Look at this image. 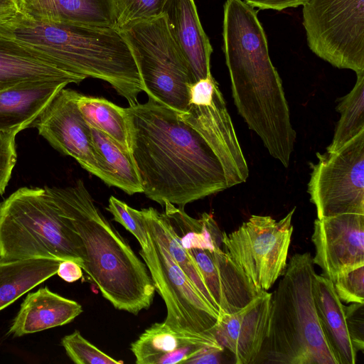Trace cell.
Returning a JSON list of instances; mask_svg holds the SVG:
<instances>
[{"label":"cell","mask_w":364,"mask_h":364,"mask_svg":"<svg viewBox=\"0 0 364 364\" xmlns=\"http://www.w3.org/2000/svg\"><path fill=\"white\" fill-rule=\"evenodd\" d=\"M126 110L131 153L147 198L184 208L229 188L220 159L185 112L150 97Z\"/></svg>","instance_id":"1"},{"label":"cell","mask_w":364,"mask_h":364,"mask_svg":"<svg viewBox=\"0 0 364 364\" xmlns=\"http://www.w3.org/2000/svg\"><path fill=\"white\" fill-rule=\"evenodd\" d=\"M223 50L238 113L269 154L288 167L296 134L281 78L255 8L242 0L223 7Z\"/></svg>","instance_id":"2"},{"label":"cell","mask_w":364,"mask_h":364,"mask_svg":"<svg viewBox=\"0 0 364 364\" xmlns=\"http://www.w3.org/2000/svg\"><path fill=\"white\" fill-rule=\"evenodd\" d=\"M0 31L58 67L109 83L132 105L144 86L132 50L117 28L48 21L21 12Z\"/></svg>","instance_id":"3"},{"label":"cell","mask_w":364,"mask_h":364,"mask_svg":"<svg viewBox=\"0 0 364 364\" xmlns=\"http://www.w3.org/2000/svg\"><path fill=\"white\" fill-rule=\"evenodd\" d=\"M60 208L82 243V269L117 309L137 315L152 304L148 268L95 205L83 181L58 188Z\"/></svg>","instance_id":"4"},{"label":"cell","mask_w":364,"mask_h":364,"mask_svg":"<svg viewBox=\"0 0 364 364\" xmlns=\"http://www.w3.org/2000/svg\"><path fill=\"white\" fill-rule=\"evenodd\" d=\"M309 252L294 255L272 293L268 333L255 363L338 364L316 313Z\"/></svg>","instance_id":"5"},{"label":"cell","mask_w":364,"mask_h":364,"mask_svg":"<svg viewBox=\"0 0 364 364\" xmlns=\"http://www.w3.org/2000/svg\"><path fill=\"white\" fill-rule=\"evenodd\" d=\"M57 188H20L0 203V260L50 258L83 268L84 247L60 208Z\"/></svg>","instance_id":"6"},{"label":"cell","mask_w":364,"mask_h":364,"mask_svg":"<svg viewBox=\"0 0 364 364\" xmlns=\"http://www.w3.org/2000/svg\"><path fill=\"white\" fill-rule=\"evenodd\" d=\"M119 30L132 50L148 97L176 112H186L193 81L164 15Z\"/></svg>","instance_id":"7"},{"label":"cell","mask_w":364,"mask_h":364,"mask_svg":"<svg viewBox=\"0 0 364 364\" xmlns=\"http://www.w3.org/2000/svg\"><path fill=\"white\" fill-rule=\"evenodd\" d=\"M302 16L314 54L338 68L364 71V0H310Z\"/></svg>","instance_id":"8"},{"label":"cell","mask_w":364,"mask_h":364,"mask_svg":"<svg viewBox=\"0 0 364 364\" xmlns=\"http://www.w3.org/2000/svg\"><path fill=\"white\" fill-rule=\"evenodd\" d=\"M295 210L279 221L252 215L236 230L223 232V250L259 291L269 290L286 269Z\"/></svg>","instance_id":"9"},{"label":"cell","mask_w":364,"mask_h":364,"mask_svg":"<svg viewBox=\"0 0 364 364\" xmlns=\"http://www.w3.org/2000/svg\"><path fill=\"white\" fill-rule=\"evenodd\" d=\"M147 233V245L141 247L139 255L155 290L165 303L164 321L179 331L214 336L218 313L202 296L164 245L148 230Z\"/></svg>","instance_id":"10"},{"label":"cell","mask_w":364,"mask_h":364,"mask_svg":"<svg viewBox=\"0 0 364 364\" xmlns=\"http://www.w3.org/2000/svg\"><path fill=\"white\" fill-rule=\"evenodd\" d=\"M316 156L308 193L317 218L364 215V131L339 149Z\"/></svg>","instance_id":"11"},{"label":"cell","mask_w":364,"mask_h":364,"mask_svg":"<svg viewBox=\"0 0 364 364\" xmlns=\"http://www.w3.org/2000/svg\"><path fill=\"white\" fill-rule=\"evenodd\" d=\"M185 113L220 159L228 187L245 182L248 166L225 101L212 74L190 85Z\"/></svg>","instance_id":"12"},{"label":"cell","mask_w":364,"mask_h":364,"mask_svg":"<svg viewBox=\"0 0 364 364\" xmlns=\"http://www.w3.org/2000/svg\"><path fill=\"white\" fill-rule=\"evenodd\" d=\"M78 92L63 88L33 125L55 149L75 159L80 166L108 185V176L96 151L90 126L77 105Z\"/></svg>","instance_id":"13"},{"label":"cell","mask_w":364,"mask_h":364,"mask_svg":"<svg viewBox=\"0 0 364 364\" xmlns=\"http://www.w3.org/2000/svg\"><path fill=\"white\" fill-rule=\"evenodd\" d=\"M311 240L316 250L314 264L333 282L342 269L364 264V215L345 213L317 218Z\"/></svg>","instance_id":"14"},{"label":"cell","mask_w":364,"mask_h":364,"mask_svg":"<svg viewBox=\"0 0 364 364\" xmlns=\"http://www.w3.org/2000/svg\"><path fill=\"white\" fill-rule=\"evenodd\" d=\"M271 299L262 290L238 311L219 314L213 334L235 364H254L257 358L268 333Z\"/></svg>","instance_id":"15"},{"label":"cell","mask_w":364,"mask_h":364,"mask_svg":"<svg viewBox=\"0 0 364 364\" xmlns=\"http://www.w3.org/2000/svg\"><path fill=\"white\" fill-rule=\"evenodd\" d=\"M187 250L196 263L219 314L238 311L260 291L223 249Z\"/></svg>","instance_id":"16"},{"label":"cell","mask_w":364,"mask_h":364,"mask_svg":"<svg viewBox=\"0 0 364 364\" xmlns=\"http://www.w3.org/2000/svg\"><path fill=\"white\" fill-rule=\"evenodd\" d=\"M208 347L223 348L213 335L179 331L162 321L146 328L130 350L137 364H182Z\"/></svg>","instance_id":"17"},{"label":"cell","mask_w":364,"mask_h":364,"mask_svg":"<svg viewBox=\"0 0 364 364\" xmlns=\"http://www.w3.org/2000/svg\"><path fill=\"white\" fill-rule=\"evenodd\" d=\"M85 79L58 67L31 48L0 31V91L26 83L70 84Z\"/></svg>","instance_id":"18"},{"label":"cell","mask_w":364,"mask_h":364,"mask_svg":"<svg viewBox=\"0 0 364 364\" xmlns=\"http://www.w3.org/2000/svg\"><path fill=\"white\" fill-rule=\"evenodd\" d=\"M162 14L193 83L206 78L211 74L213 48L201 25L194 0H167Z\"/></svg>","instance_id":"19"},{"label":"cell","mask_w":364,"mask_h":364,"mask_svg":"<svg viewBox=\"0 0 364 364\" xmlns=\"http://www.w3.org/2000/svg\"><path fill=\"white\" fill-rule=\"evenodd\" d=\"M82 312V307L79 303L45 287L27 294L8 334L20 337L63 326L73 321Z\"/></svg>","instance_id":"20"},{"label":"cell","mask_w":364,"mask_h":364,"mask_svg":"<svg viewBox=\"0 0 364 364\" xmlns=\"http://www.w3.org/2000/svg\"><path fill=\"white\" fill-rule=\"evenodd\" d=\"M67 85L63 82H38L0 91V132L18 133L33 124Z\"/></svg>","instance_id":"21"},{"label":"cell","mask_w":364,"mask_h":364,"mask_svg":"<svg viewBox=\"0 0 364 364\" xmlns=\"http://www.w3.org/2000/svg\"><path fill=\"white\" fill-rule=\"evenodd\" d=\"M313 295L322 331L338 364H355L358 351L348 330L345 305L332 281L315 273Z\"/></svg>","instance_id":"22"},{"label":"cell","mask_w":364,"mask_h":364,"mask_svg":"<svg viewBox=\"0 0 364 364\" xmlns=\"http://www.w3.org/2000/svg\"><path fill=\"white\" fill-rule=\"evenodd\" d=\"M60 262L50 258L0 260V311L56 274Z\"/></svg>","instance_id":"23"},{"label":"cell","mask_w":364,"mask_h":364,"mask_svg":"<svg viewBox=\"0 0 364 364\" xmlns=\"http://www.w3.org/2000/svg\"><path fill=\"white\" fill-rule=\"evenodd\" d=\"M92 141L108 176L109 186L129 195L143 193L139 173L130 151L100 129L90 125Z\"/></svg>","instance_id":"24"},{"label":"cell","mask_w":364,"mask_h":364,"mask_svg":"<svg viewBox=\"0 0 364 364\" xmlns=\"http://www.w3.org/2000/svg\"><path fill=\"white\" fill-rule=\"evenodd\" d=\"M139 211L146 230L164 245L202 296L217 311L196 263L182 245L169 219L164 213H161L152 207L143 208Z\"/></svg>","instance_id":"25"},{"label":"cell","mask_w":364,"mask_h":364,"mask_svg":"<svg viewBox=\"0 0 364 364\" xmlns=\"http://www.w3.org/2000/svg\"><path fill=\"white\" fill-rule=\"evenodd\" d=\"M164 207V214L186 250L215 251L222 249L223 232L211 214L203 213L199 218H194L188 215L183 208L170 203H166Z\"/></svg>","instance_id":"26"},{"label":"cell","mask_w":364,"mask_h":364,"mask_svg":"<svg viewBox=\"0 0 364 364\" xmlns=\"http://www.w3.org/2000/svg\"><path fill=\"white\" fill-rule=\"evenodd\" d=\"M76 101L80 112L88 124L100 129L131 152L126 108L105 98L87 96L79 92Z\"/></svg>","instance_id":"27"},{"label":"cell","mask_w":364,"mask_h":364,"mask_svg":"<svg viewBox=\"0 0 364 364\" xmlns=\"http://www.w3.org/2000/svg\"><path fill=\"white\" fill-rule=\"evenodd\" d=\"M53 21L117 28L114 0H51Z\"/></svg>","instance_id":"28"},{"label":"cell","mask_w":364,"mask_h":364,"mask_svg":"<svg viewBox=\"0 0 364 364\" xmlns=\"http://www.w3.org/2000/svg\"><path fill=\"white\" fill-rule=\"evenodd\" d=\"M353 89L340 99L336 111L341 114L327 151H335L364 131V71L356 73Z\"/></svg>","instance_id":"29"},{"label":"cell","mask_w":364,"mask_h":364,"mask_svg":"<svg viewBox=\"0 0 364 364\" xmlns=\"http://www.w3.org/2000/svg\"><path fill=\"white\" fill-rule=\"evenodd\" d=\"M67 355L76 364H122L85 339L77 330L61 340Z\"/></svg>","instance_id":"30"},{"label":"cell","mask_w":364,"mask_h":364,"mask_svg":"<svg viewBox=\"0 0 364 364\" xmlns=\"http://www.w3.org/2000/svg\"><path fill=\"white\" fill-rule=\"evenodd\" d=\"M167 0H114L117 28L162 15Z\"/></svg>","instance_id":"31"},{"label":"cell","mask_w":364,"mask_h":364,"mask_svg":"<svg viewBox=\"0 0 364 364\" xmlns=\"http://www.w3.org/2000/svg\"><path fill=\"white\" fill-rule=\"evenodd\" d=\"M332 282L342 302L364 304V264L342 269Z\"/></svg>","instance_id":"32"},{"label":"cell","mask_w":364,"mask_h":364,"mask_svg":"<svg viewBox=\"0 0 364 364\" xmlns=\"http://www.w3.org/2000/svg\"><path fill=\"white\" fill-rule=\"evenodd\" d=\"M107 210L112 215L114 221L134 236L141 247L147 245L148 233L139 210L130 207L112 196L108 200Z\"/></svg>","instance_id":"33"},{"label":"cell","mask_w":364,"mask_h":364,"mask_svg":"<svg viewBox=\"0 0 364 364\" xmlns=\"http://www.w3.org/2000/svg\"><path fill=\"white\" fill-rule=\"evenodd\" d=\"M17 132H0V195L5 191L16 162Z\"/></svg>","instance_id":"34"},{"label":"cell","mask_w":364,"mask_h":364,"mask_svg":"<svg viewBox=\"0 0 364 364\" xmlns=\"http://www.w3.org/2000/svg\"><path fill=\"white\" fill-rule=\"evenodd\" d=\"M346 320L353 344L358 351L364 349V304L345 306Z\"/></svg>","instance_id":"35"},{"label":"cell","mask_w":364,"mask_h":364,"mask_svg":"<svg viewBox=\"0 0 364 364\" xmlns=\"http://www.w3.org/2000/svg\"><path fill=\"white\" fill-rule=\"evenodd\" d=\"M310 0H244L248 5L259 9L282 11L287 8L304 6Z\"/></svg>","instance_id":"36"},{"label":"cell","mask_w":364,"mask_h":364,"mask_svg":"<svg viewBox=\"0 0 364 364\" xmlns=\"http://www.w3.org/2000/svg\"><path fill=\"white\" fill-rule=\"evenodd\" d=\"M224 348L208 347L186 361V364H218L222 363Z\"/></svg>","instance_id":"37"},{"label":"cell","mask_w":364,"mask_h":364,"mask_svg":"<svg viewBox=\"0 0 364 364\" xmlns=\"http://www.w3.org/2000/svg\"><path fill=\"white\" fill-rule=\"evenodd\" d=\"M56 274L70 283L79 280L83 275L82 267L71 260L60 261Z\"/></svg>","instance_id":"38"},{"label":"cell","mask_w":364,"mask_h":364,"mask_svg":"<svg viewBox=\"0 0 364 364\" xmlns=\"http://www.w3.org/2000/svg\"><path fill=\"white\" fill-rule=\"evenodd\" d=\"M36 18L44 21H53V6L51 0H30L28 14Z\"/></svg>","instance_id":"39"},{"label":"cell","mask_w":364,"mask_h":364,"mask_svg":"<svg viewBox=\"0 0 364 364\" xmlns=\"http://www.w3.org/2000/svg\"><path fill=\"white\" fill-rule=\"evenodd\" d=\"M21 12L18 0H0V24L13 19Z\"/></svg>","instance_id":"40"},{"label":"cell","mask_w":364,"mask_h":364,"mask_svg":"<svg viewBox=\"0 0 364 364\" xmlns=\"http://www.w3.org/2000/svg\"><path fill=\"white\" fill-rule=\"evenodd\" d=\"M22 12L28 14L30 8V0H18Z\"/></svg>","instance_id":"41"}]
</instances>
